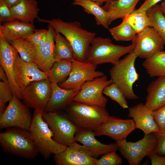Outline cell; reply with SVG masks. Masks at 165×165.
I'll list each match as a JSON object with an SVG mask.
<instances>
[{
    "mask_svg": "<svg viewBox=\"0 0 165 165\" xmlns=\"http://www.w3.org/2000/svg\"><path fill=\"white\" fill-rule=\"evenodd\" d=\"M43 117L52 131L56 142L67 147L75 142V136L79 128L67 115L60 111H44Z\"/></svg>",
    "mask_w": 165,
    "mask_h": 165,
    "instance_id": "8",
    "label": "cell"
},
{
    "mask_svg": "<svg viewBox=\"0 0 165 165\" xmlns=\"http://www.w3.org/2000/svg\"><path fill=\"white\" fill-rule=\"evenodd\" d=\"M160 6L161 10L165 17V1H163Z\"/></svg>",
    "mask_w": 165,
    "mask_h": 165,
    "instance_id": "45",
    "label": "cell"
},
{
    "mask_svg": "<svg viewBox=\"0 0 165 165\" xmlns=\"http://www.w3.org/2000/svg\"><path fill=\"white\" fill-rule=\"evenodd\" d=\"M133 51L140 58H148L163 50L164 44L154 29L148 27L137 34L132 41Z\"/></svg>",
    "mask_w": 165,
    "mask_h": 165,
    "instance_id": "12",
    "label": "cell"
},
{
    "mask_svg": "<svg viewBox=\"0 0 165 165\" xmlns=\"http://www.w3.org/2000/svg\"><path fill=\"white\" fill-rule=\"evenodd\" d=\"M72 4L82 7L86 13L93 15L97 25L108 28L107 13L96 2L92 0H74Z\"/></svg>",
    "mask_w": 165,
    "mask_h": 165,
    "instance_id": "26",
    "label": "cell"
},
{
    "mask_svg": "<svg viewBox=\"0 0 165 165\" xmlns=\"http://www.w3.org/2000/svg\"><path fill=\"white\" fill-rule=\"evenodd\" d=\"M14 95L6 108L0 115V128L18 127L29 130L33 116L29 107Z\"/></svg>",
    "mask_w": 165,
    "mask_h": 165,
    "instance_id": "9",
    "label": "cell"
},
{
    "mask_svg": "<svg viewBox=\"0 0 165 165\" xmlns=\"http://www.w3.org/2000/svg\"><path fill=\"white\" fill-rule=\"evenodd\" d=\"M140 0H114L105 3L102 7L108 14V25L116 19H123L131 13Z\"/></svg>",
    "mask_w": 165,
    "mask_h": 165,
    "instance_id": "24",
    "label": "cell"
},
{
    "mask_svg": "<svg viewBox=\"0 0 165 165\" xmlns=\"http://www.w3.org/2000/svg\"><path fill=\"white\" fill-rule=\"evenodd\" d=\"M10 43L17 51L23 60L35 63V46L31 42L24 38L13 41Z\"/></svg>",
    "mask_w": 165,
    "mask_h": 165,
    "instance_id": "32",
    "label": "cell"
},
{
    "mask_svg": "<svg viewBox=\"0 0 165 165\" xmlns=\"http://www.w3.org/2000/svg\"><path fill=\"white\" fill-rule=\"evenodd\" d=\"M35 29L32 23L15 20L0 25V32L8 42L26 38Z\"/></svg>",
    "mask_w": 165,
    "mask_h": 165,
    "instance_id": "21",
    "label": "cell"
},
{
    "mask_svg": "<svg viewBox=\"0 0 165 165\" xmlns=\"http://www.w3.org/2000/svg\"><path fill=\"white\" fill-rule=\"evenodd\" d=\"M137 57L132 51L113 65L109 71L112 82L120 89L126 98L131 100L138 98L133 89V85L139 77L135 66Z\"/></svg>",
    "mask_w": 165,
    "mask_h": 165,
    "instance_id": "6",
    "label": "cell"
},
{
    "mask_svg": "<svg viewBox=\"0 0 165 165\" xmlns=\"http://www.w3.org/2000/svg\"><path fill=\"white\" fill-rule=\"evenodd\" d=\"M119 25L109 29L108 30L113 38L116 41H132L136 34L125 18L122 19Z\"/></svg>",
    "mask_w": 165,
    "mask_h": 165,
    "instance_id": "33",
    "label": "cell"
},
{
    "mask_svg": "<svg viewBox=\"0 0 165 165\" xmlns=\"http://www.w3.org/2000/svg\"><path fill=\"white\" fill-rule=\"evenodd\" d=\"M92 0L96 2L98 4L100 5L101 6L104 2L105 3L107 2H110L111 1H113L114 0Z\"/></svg>",
    "mask_w": 165,
    "mask_h": 165,
    "instance_id": "46",
    "label": "cell"
},
{
    "mask_svg": "<svg viewBox=\"0 0 165 165\" xmlns=\"http://www.w3.org/2000/svg\"><path fill=\"white\" fill-rule=\"evenodd\" d=\"M132 119H123L109 116L106 120L94 131L95 136H107L116 141L126 139L136 129Z\"/></svg>",
    "mask_w": 165,
    "mask_h": 165,
    "instance_id": "14",
    "label": "cell"
},
{
    "mask_svg": "<svg viewBox=\"0 0 165 165\" xmlns=\"http://www.w3.org/2000/svg\"><path fill=\"white\" fill-rule=\"evenodd\" d=\"M133 44L126 46L114 44L110 38L95 37L91 42L86 62L97 65L106 63H117L122 57L133 51Z\"/></svg>",
    "mask_w": 165,
    "mask_h": 165,
    "instance_id": "5",
    "label": "cell"
},
{
    "mask_svg": "<svg viewBox=\"0 0 165 165\" xmlns=\"http://www.w3.org/2000/svg\"><path fill=\"white\" fill-rule=\"evenodd\" d=\"M103 94L116 101L124 109L129 108L126 97L120 89L114 83L106 86Z\"/></svg>",
    "mask_w": 165,
    "mask_h": 165,
    "instance_id": "34",
    "label": "cell"
},
{
    "mask_svg": "<svg viewBox=\"0 0 165 165\" xmlns=\"http://www.w3.org/2000/svg\"><path fill=\"white\" fill-rule=\"evenodd\" d=\"M116 151H113L104 154L100 159H97L96 165H121L123 160L117 154Z\"/></svg>",
    "mask_w": 165,
    "mask_h": 165,
    "instance_id": "36",
    "label": "cell"
},
{
    "mask_svg": "<svg viewBox=\"0 0 165 165\" xmlns=\"http://www.w3.org/2000/svg\"><path fill=\"white\" fill-rule=\"evenodd\" d=\"M72 68L71 61L55 62L47 74L48 79L51 83L57 84L69 76Z\"/></svg>",
    "mask_w": 165,
    "mask_h": 165,
    "instance_id": "29",
    "label": "cell"
},
{
    "mask_svg": "<svg viewBox=\"0 0 165 165\" xmlns=\"http://www.w3.org/2000/svg\"><path fill=\"white\" fill-rule=\"evenodd\" d=\"M157 134L158 142L155 152L159 155H165V130L157 133Z\"/></svg>",
    "mask_w": 165,
    "mask_h": 165,
    "instance_id": "40",
    "label": "cell"
},
{
    "mask_svg": "<svg viewBox=\"0 0 165 165\" xmlns=\"http://www.w3.org/2000/svg\"><path fill=\"white\" fill-rule=\"evenodd\" d=\"M145 105L152 112L165 105V76H161L148 86Z\"/></svg>",
    "mask_w": 165,
    "mask_h": 165,
    "instance_id": "23",
    "label": "cell"
},
{
    "mask_svg": "<svg viewBox=\"0 0 165 165\" xmlns=\"http://www.w3.org/2000/svg\"><path fill=\"white\" fill-rule=\"evenodd\" d=\"M142 65L151 77L165 76V51L163 50L145 59Z\"/></svg>",
    "mask_w": 165,
    "mask_h": 165,
    "instance_id": "27",
    "label": "cell"
},
{
    "mask_svg": "<svg viewBox=\"0 0 165 165\" xmlns=\"http://www.w3.org/2000/svg\"><path fill=\"white\" fill-rule=\"evenodd\" d=\"M14 95L8 80L0 82V115L6 109V105L12 98Z\"/></svg>",
    "mask_w": 165,
    "mask_h": 165,
    "instance_id": "35",
    "label": "cell"
},
{
    "mask_svg": "<svg viewBox=\"0 0 165 165\" xmlns=\"http://www.w3.org/2000/svg\"><path fill=\"white\" fill-rule=\"evenodd\" d=\"M51 91L48 79L33 82L21 90L22 99L29 108L44 111Z\"/></svg>",
    "mask_w": 165,
    "mask_h": 165,
    "instance_id": "13",
    "label": "cell"
},
{
    "mask_svg": "<svg viewBox=\"0 0 165 165\" xmlns=\"http://www.w3.org/2000/svg\"><path fill=\"white\" fill-rule=\"evenodd\" d=\"M162 0H145L140 6L137 9L138 11H147L149 9Z\"/></svg>",
    "mask_w": 165,
    "mask_h": 165,
    "instance_id": "42",
    "label": "cell"
},
{
    "mask_svg": "<svg viewBox=\"0 0 165 165\" xmlns=\"http://www.w3.org/2000/svg\"><path fill=\"white\" fill-rule=\"evenodd\" d=\"M6 3L12 7L17 4L23 0H4Z\"/></svg>",
    "mask_w": 165,
    "mask_h": 165,
    "instance_id": "43",
    "label": "cell"
},
{
    "mask_svg": "<svg viewBox=\"0 0 165 165\" xmlns=\"http://www.w3.org/2000/svg\"><path fill=\"white\" fill-rule=\"evenodd\" d=\"M67 115L79 129L96 130L109 116L105 107L72 101L65 108Z\"/></svg>",
    "mask_w": 165,
    "mask_h": 165,
    "instance_id": "4",
    "label": "cell"
},
{
    "mask_svg": "<svg viewBox=\"0 0 165 165\" xmlns=\"http://www.w3.org/2000/svg\"><path fill=\"white\" fill-rule=\"evenodd\" d=\"M0 145L4 153L26 159H33L39 153L29 130L19 127L7 128L1 132Z\"/></svg>",
    "mask_w": 165,
    "mask_h": 165,
    "instance_id": "2",
    "label": "cell"
},
{
    "mask_svg": "<svg viewBox=\"0 0 165 165\" xmlns=\"http://www.w3.org/2000/svg\"><path fill=\"white\" fill-rule=\"evenodd\" d=\"M18 53L16 49L4 38L0 32V64L5 71L14 95L22 99L21 90L15 81L14 67Z\"/></svg>",
    "mask_w": 165,
    "mask_h": 165,
    "instance_id": "15",
    "label": "cell"
},
{
    "mask_svg": "<svg viewBox=\"0 0 165 165\" xmlns=\"http://www.w3.org/2000/svg\"><path fill=\"white\" fill-rule=\"evenodd\" d=\"M47 39L43 45L35 46V63L47 75L55 62L54 57L55 39L57 33L53 26L48 24Z\"/></svg>",
    "mask_w": 165,
    "mask_h": 165,
    "instance_id": "19",
    "label": "cell"
},
{
    "mask_svg": "<svg viewBox=\"0 0 165 165\" xmlns=\"http://www.w3.org/2000/svg\"><path fill=\"white\" fill-rule=\"evenodd\" d=\"M51 95L44 112L57 111L64 109L80 90L64 89L53 83H51Z\"/></svg>",
    "mask_w": 165,
    "mask_h": 165,
    "instance_id": "22",
    "label": "cell"
},
{
    "mask_svg": "<svg viewBox=\"0 0 165 165\" xmlns=\"http://www.w3.org/2000/svg\"><path fill=\"white\" fill-rule=\"evenodd\" d=\"M72 62V69L68 78L59 85L64 89L80 90L86 82L105 75L102 72L96 70V65L75 59Z\"/></svg>",
    "mask_w": 165,
    "mask_h": 165,
    "instance_id": "11",
    "label": "cell"
},
{
    "mask_svg": "<svg viewBox=\"0 0 165 165\" xmlns=\"http://www.w3.org/2000/svg\"><path fill=\"white\" fill-rule=\"evenodd\" d=\"M95 137L93 130L79 129L75 134V141L82 144L83 148L94 159H97L101 155L118 150L116 143L103 144L96 139Z\"/></svg>",
    "mask_w": 165,
    "mask_h": 165,
    "instance_id": "18",
    "label": "cell"
},
{
    "mask_svg": "<svg viewBox=\"0 0 165 165\" xmlns=\"http://www.w3.org/2000/svg\"><path fill=\"white\" fill-rule=\"evenodd\" d=\"M154 120L160 131L165 130V105L152 112Z\"/></svg>",
    "mask_w": 165,
    "mask_h": 165,
    "instance_id": "39",
    "label": "cell"
},
{
    "mask_svg": "<svg viewBox=\"0 0 165 165\" xmlns=\"http://www.w3.org/2000/svg\"><path fill=\"white\" fill-rule=\"evenodd\" d=\"M128 110V117L132 118L136 129L142 130L144 134L160 132L154 120L153 112L147 108L145 104L139 103L129 108Z\"/></svg>",
    "mask_w": 165,
    "mask_h": 165,
    "instance_id": "20",
    "label": "cell"
},
{
    "mask_svg": "<svg viewBox=\"0 0 165 165\" xmlns=\"http://www.w3.org/2000/svg\"><path fill=\"white\" fill-rule=\"evenodd\" d=\"M124 18L136 34L150 26V19L147 11H138L135 9Z\"/></svg>",
    "mask_w": 165,
    "mask_h": 165,
    "instance_id": "31",
    "label": "cell"
},
{
    "mask_svg": "<svg viewBox=\"0 0 165 165\" xmlns=\"http://www.w3.org/2000/svg\"><path fill=\"white\" fill-rule=\"evenodd\" d=\"M39 68L36 64L25 61L17 55L14 73L16 82L21 92L33 82L48 79L47 74Z\"/></svg>",
    "mask_w": 165,
    "mask_h": 165,
    "instance_id": "16",
    "label": "cell"
},
{
    "mask_svg": "<svg viewBox=\"0 0 165 165\" xmlns=\"http://www.w3.org/2000/svg\"><path fill=\"white\" fill-rule=\"evenodd\" d=\"M147 156L151 160L152 165H165V155L160 156L153 152Z\"/></svg>",
    "mask_w": 165,
    "mask_h": 165,
    "instance_id": "41",
    "label": "cell"
},
{
    "mask_svg": "<svg viewBox=\"0 0 165 165\" xmlns=\"http://www.w3.org/2000/svg\"><path fill=\"white\" fill-rule=\"evenodd\" d=\"M54 57L55 62L72 61L75 59L72 47L67 39L62 35L57 33L55 39Z\"/></svg>",
    "mask_w": 165,
    "mask_h": 165,
    "instance_id": "28",
    "label": "cell"
},
{
    "mask_svg": "<svg viewBox=\"0 0 165 165\" xmlns=\"http://www.w3.org/2000/svg\"><path fill=\"white\" fill-rule=\"evenodd\" d=\"M0 79L2 81L8 80L6 73L3 68L1 66L0 67Z\"/></svg>",
    "mask_w": 165,
    "mask_h": 165,
    "instance_id": "44",
    "label": "cell"
},
{
    "mask_svg": "<svg viewBox=\"0 0 165 165\" xmlns=\"http://www.w3.org/2000/svg\"><path fill=\"white\" fill-rule=\"evenodd\" d=\"M48 30L44 29H35L34 32L26 38L35 46H40L46 42Z\"/></svg>",
    "mask_w": 165,
    "mask_h": 165,
    "instance_id": "37",
    "label": "cell"
},
{
    "mask_svg": "<svg viewBox=\"0 0 165 165\" xmlns=\"http://www.w3.org/2000/svg\"><path fill=\"white\" fill-rule=\"evenodd\" d=\"M112 82L105 75L87 81L73 98L72 101L105 107L108 99L103 96V91L106 86Z\"/></svg>",
    "mask_w": 165,
    "mask_h": 165,
    "instance_id": "10",
    "label": "cell"
},
{
    "mask_svg": "<svg viewBox=\"0 0 165 165\" xmlns=\"http://www.w3.org/2000/svg\"><path fill=\"white\" fill-rule=\"evenodd\" d=\"M147 12L150 19V27L154 29L165 45V17L161 10L160 4L152 7Z\"/></svg>",
    "mask_w": 165,
    "mask_h": 165,
    "instance_id": "30",
    "label": "cell"
},
{
    "mask_svg": "<svg viewBox=\"0 0 165 165\" xmlns=\"http://www.w3.org/2000/svg\"><path fill=\"white\" fill-rule=\"evenodd\" d=\"M53 159L57 165H96L97 160L76 141L63 152L54 155Z\"/></svg>",
    "mask_w": 165,
    "mask_h": 165,
    "instance_id": "17",
    "label": "cell"
},
{
    "mask_svg": "<svg viewBox=\"0 0 165 165\" xmlns=\"http://www.w3.org/2000/svg\"><path fill=\"white\" fill-rule=\"evenodd\" d=\"M11 7L4 0H0V22L1 24L15 20L11 9Z\"/></svg>",
    "mask_w": 165,
    "mask_h": 165,
    "instance_id": "38",
    "label": "cell"
},
{
    "mask_svg": "<svg viewBox=\"0 0 165 165\" xmlns=\"http://www.w3.org/2000/svg\"><path fill=\"white\" fill-rule=\"evenodd\" d=\"M13 16L15 20L33 23L38 18L39 9L36 0H23L11 7Z\"/></svg>",
    "mask_w": 165,
    "mask_h": 165,
    "instance_id": "25",
    "label": "cell"
},
{
    "mask_svg": "<svg viewBox=\"0 0 165 165\" xmlns=\"http://www.w3.org/2000/svg\"><path fill=\"white\" fill-rule=\"evenodd\" d=\"M38 21L48 23L53 28L57 33L65 37L71 44L75 54V59L85 61L89 48L96 33L83 29L79 22H67L60 18L52 20L37 18Z\"/></svg>",
    "mask_w": 165,
    "mask_h": 165,
    "instance_id": "1",
    "label": "cell"
},
{
    "mask_svg": "<svg viewBox=\"0 0 165 165\" xmlns=\"http://www.w3.org/2000/svg\"><path fill=\"white\" fill-rule=\"evenodd\" d=\"M158 142L157 133L144 134L135 142L127 141L126 139L116 141L118 150L130 165H138L143 159L155 152Z\"/></svg>",
    "mask_w": 165,
    "mask_h": 165,
    "instance_id": "7",
    "label": "cell"
},
{
    "mask_svg": "<svg viewBox=\"0 0 165 165\" xmlns=\"http://www.w3.org/2000/svg\"><path fill=\"white\" fill-rule=\"evenodd\" d=\"M44 111L35 109L29 130L37 148L38 153L45 159L52 154H58L67 146L59 144L53 139V133L43 117Z\"/></svg>",
    "mask_w": 165,
    "mask_h": 165,
    "instance_id": "3",
    "label": "cell"
}]
</instances>
